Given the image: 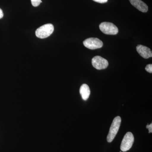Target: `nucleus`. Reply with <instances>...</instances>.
<instances>
[{"label": "nucleus", "instance_id": "nucleus-1", "mask_svg": "<svg viewBox=\"0 0 152 152\" xmlns=\"http://www.w3.org/2000/svg\"><path fill=\"white\" fill-rule=\"evenodd\" d=\"M121 122V119L120 116H117L114 118L107 137V141L108 142H111L113 140L119 129Z\"/></svg>", "mask_w": 152, "mask_h": 152}, {"label": "nucleus", "instance_id": "nucleus-2", "mask_svg": "<svg viewBox=\"0 0 152 152\" xmlns=\"http://www.w3.org/2000/svg\"><path fill=\"white\" fill-rule=\"evenodd\" d=\"M54 28L52 24H47L38 28L36 31V35L38 38L45 39L49 37L53 32Z\"/></svg>", "mask_w": 152, "mask_h": 152}, {"label": "nucleus", "instance_id": "nucleus-3", "mask_svg": "<svg viewBox=\"0 0 152 152\" xmlns=\"http://www.w3.org/2000/svg\"><path fill=\"white\" fill-rule=\"evenodd\" d=\"M99 28L104 34L108 35H116L118 32V29L115 25L109 22H103L99 25Z\"/></svg>", "mask_w": 152, "mask_h": 152}, {"label": "nucleus", "instance_id": "nucleus-4", "mask_svg": "<svg viewBox=\"0 0 152 152\" xmlns=\"http://www.w3.org/2000/svg\"><path fill=\"white\" fill-rule=\"evenodd\" d=\"M134 142V137L132 133L129 132L126 134L123 139L121 145L122 151L126 152L130 149Z\"/></svg>", "mask_w": 152, "mask_h": 152}, {"label": "nucleus", "instance_id": "nucleus-5", "mask_svg": "<svg viewBox=\"0 0 152 152\" xmlns=\"http://www.w3.org/2000/svg\"><path fill=\"white\" fill-rule=\"evenodd\" d=\"M83 45L86 48L94 50L102 48L103 43L101 40L98 38H90L84 41Z\"/></svg>", "mask_w": 152, "mask_h": 152}, {"label": "nucleus", "instance_id": "nucleus-6", "mask_svg": "<svg viewBox=\"0 0 152 152\" xmlns=\"http://www.w3.org/2000/svg\"><path fill=\"white\" fill-rule=\"evenodd\" d=\"M92 64L96 69L102 70L105 69L109 65L108 61L99 56H96L92 59Z\"/></svg>", "mask_w": 152, "mask_h": 152}, {"label": "nucleus", "instance_id": "nucleus-7", "mask_svg": "<svg viewBox=\"0 0 152 152\" xmlns=\"http://www.w3.org/2000/svg\"><path fill=\"white\" fill-rule=\"evenodd\" d=\"M136 49L139 54L144 58H148L152 56V51L148 47L142 45H138L136 47Z\"/></svg>", "mask_w": 152, "mask_h": 152}, {"label": "nucleus", "instance_id": "nucleus-8", "mask_svg": "<svg viewBox=\"0 0 152 152\" xmlns=\"http://www.w3.org/2000/svg\"><path fill=\"white\" fill-rule=\"evenodd\" d=\"M130 2L134 7L136 8L139 11L142 12H148V6L141 0H129Z\"/></svg>", "mask_w": 152, "mask_h": 152}, {"label": "nucleus", "instance_id": "nucleus-9", "mask_svg": "<svg viewBox=\"0 0 152 152\" xmlns=\"http://www.w3.org/2000/svg\"><path fill=\"white\" fill-rule=\"evenodd\" d=\"M80 92L83 99L86 101L88 99L91 94L89 87L86 84L82 85L80 88Z\"/></svg>", "mask_w": 152, "mask_h": 152}, {"label": "nucleus", "instance_id": "nucleus-10", "mask_svg": "<svg viewBox=\"0 0 152 152\" xmlns=\"http://www.w3.org/2000/svg\"><path fill=\"white\" fill-rule=\"evenodd\" d=\"M31 1L32 5L34 7H38L42 3V0H31Z\"/></svg>", "mask_w": 152, "mask_h": 152}, {"label": "nucleus", "instance_id": "nucleus-11", "mask_svg": "<svg viewBox=\"0 0 152 152\" xmlns=\"http://www.w3.org/2000/svg\"><path fill=\"white\" fill-rule=\"evenodd\" d=\"M146 71L147 72H148L150 73H152V65L151 64H150L147 65L145 68Z\"/></svg>", "mask_w": 152, "mask_h": 152}, {"label": "nucleus", "instance_id": "nucleus-12", "mask_svg": "<svg viewBox=\"0 0 152 152\" xmlns=\"http://www.w3.org/2000/svg\"><path fill=\"white\" fill-rule=\"evenodd\" d=\"M146 128L148 129L149 133H151L152 132V124L151 123L150 125H147Z\"/></svg>", "mask_w": 152, "mask_h": 152}, {"label": "nucleus", "instance_id": "nucleus-13", "mask_svg": "<svg viewBox=\"0 0 152 152\" xmlns=\"http://www.w3.org/2000/svg\"><path fill=\"white\" fill-rule=\"evenodd\" d=\"M94 1L96 2L99 3H101V4H104L107 2L108 0H93Z\"/></svg>", "mask_w": 152, "mask_h": 152}, {"label": "nucleus", "instance_id": "nucleus-14", "mask_svg": "<svg viewBox=\"0 0 152 152\" xmlns=\"http://www.w3.org/2000/svg\"><path fill=\"white\" fill-rule=\"evenodd\" d=\"M3 17H4V13L2 10L0 8V19L2 18Z\"/></svg>", "mask_w": 152, "mask_h": 152}]
</instances>
